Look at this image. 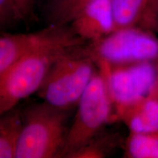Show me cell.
I'll return each mask as SVG.
<instances>
[{"instance_id": "1", "label": "cell", "mask_w": 158, "mask_h": 158, "mask_svg": "<svg viewBox=\"0 0 158 158\" xmlns=\"http://www.w3.org/2000/svg\"><path fill=\"white\" fill-rule=\"evenodd\" d=\"M68 110L43 100L23 110L15 158L60 157L68 132Z\"/></svg>"}, {"instance_id": "2", "label": "cell", "mask_w": 158, "mask_h": 158, "mask_svg": "<svg viewBox=\"0 0 158 158\" xmlns=\"http://www.w3.org/2000/svg\"><path fill=\"white\" fill-rule=\"evenodd\" d=\"M85 45L70 48L54 61L36 93L43 101L65 110L78 104L95 73L94 61Z\"/></svg>"}, {"instance_id": "3", "label": "cell", "mask_w": 158, "mask_h": 158, "mask_svg": "<svg viewBox=\"0 0 158 158\" xmlns=\"http://www.w3.org/2000/svg\"><path fill=\"white\" fill-rule=\"evenodd\" d=\"M75 46L43 47L23 56L5 71L0 76V115L37 93L54 61Z\"/></svg>"}, {"instance_id": "4", "label": "cell", "mask_w": 158, "mask_h": 158, "mask_svg": "<svg viewBox=\"0 0 158 158\" xmlns=\"http://www.w3.org/2000/svg\"><path fill=\"white\" fill-rule=\"evenodd\" d=\"M110 104L106 77L95 73L77 104L76 116L67 132L60 157H67L100 133L109 118Z\"/></svg>"}, {"instance_id": "5", "label": "cell", "mask_w": 158, "mask_h": 158, "mask_svg": "<svg viewBox=\"0 0 158 158\" xmlns=\"http://www.w3.org/2000/svg\"><path fill=\"white\" fill-rule=\"evenodd\" d=\"M84 49L94 62L105 65H125L158 58V40L140 29L130 27L86 43Z\"/></svg>"}, {"instance_id": "6", "label": "cell", "mask_w": 158, "mask_h": 158, "mask_svg": "<svg viewBox=\"0 0 158 158\" xmlns=\"http://www.w3.org/2000/svg\"><path fill=\"white\" fill-rule=\"evenodd\" d=\"M87 43L68 25H48L31 33L0 34V76L27 54L53 45H81Z\"/></svg>"}, {"instance_id": "7", "label": "cell", "mask_w": 158, "mask_h": 158, "mask_svg": "<svg viewBox=\"0 0 158 158\" xmlns=\"http://www.w3.org/2000/svg\"><path fill=\"white\" fill-rule=\"evenodd\" d=\"M106 77L110 100L118 110L151 96L158 80V71L150 61L114 66Z\"/></svg>"}, {"instance_id": "8", "label": "cell", "mask_w": 158, "mask_h": 158, "mask_svg": "<svg viewBox=\"0 0 158 158\" xmlns=\"http://www.w3.org/2000/svg\"><path fill=\"white\" fill-rule=\"evenodd\" d=\"M70 27L86 42L98 40L114 31L110 0H93L73 21Z\"/></svg>"}, {"instance_id": "9", "label": "cell", "mask_w": 158, "mask_h": 158, "mask_svg": "<svg viewBox=\"0 0 158 158\" xmlns=\"http://www.w3.org/2000/svg\"><path fill=\"white\" fill-rule=\"evenodd\" d=\"M132 133H158V99L149 97L118 110Z\"/></svg>"}, {"instance_id": "10", "label": "cell", "mask_w": 158, "mask_h": 158, "mask_svg": "<svg viewBox=\"0 0 158 158\" xmlns=\"http://www.w3.org/2000/svg\"><path fill=\"white\" fill-rule=\"evenodd\" d=\"M22 125V110L17 106L0 115V158L15 157Z\"/></svg>"}, {"instance_id": "11", "label": "cell", "mask_w": 158, "mask_h": 158, "mask_svg": "<svg viewBox=\"0 0 158 158\" xmlns=\"http://www.w3.org/2000/svg\"><path fill=\"white\" fill-rule=\"evenodd\" d=\"M152 0H110L114 31L135 27L147 10Z\"/></svg>"}, {"instance_id": "12", "label": "cell", "mask_w": 158, "mask_h": 158, "mask_svg": "<svg viewBox=\"0 0 158 158\" xmlns=\"http://www.w3.org/2000/svg\"><path fill=\"white\" fill-rule=\"evenodd\" d=\"M93 0H48L44 6L48 25H68Z\"/></svg>"}, {"instance_id": "13", "label": "cell", "mask_w": 158, "mask_h": 158, "mask_svg": "<svg viewBox=\"0 0 158 158\" xmlns=\"http://www.w3.org/2000/svg\"><path fill=\"white\" fill-rule=\"evenodd\" d=\"M127 152L130 157L158 158V133H132Z\"/></svg>"}, {"instance_id": "14", "label": "cell", "mask_w": 158, "mask_h": 158, "mask_svg": "<svg viewBox=\"0 0 158 158\" xmlns=\"http://www.w3.org/2000/svg\"><path fill=\"white\" fill-rule=\"evenodd\" d=\"M118 138L113 135L100 134L92 138L84 147L69 155L68 158L103 157L117 145Z\"/></svg>"}, {"instance_id": "15", "label": "cell", "mask_w": 158, "mask_h": 158, "mask_svg": "<svg viewBox=\"0 0 158 158\" xmlns=\"http://www.w3.org/2000/svg\"><path fill=\"white\" fill-rule=\"evenodd\" d=\"M21 21L11 0H0V30L10 28Z\"/></svg>"}, {"instance_id": "16", "label": "cell", "mask_w": 158, "mask_h": 158, "mask_svg": "<svg viewBox=\"0 0 158 158\" xmlns=\"http://www.w3.org/2000/svg\"><path fill=\"white\" fill-rule=\"evenodd\" d=\"M139 25L158 33V0H152Z\"/></svg>"}, {"instance_id": "17", "label": "cell", "mask_w": 158, "mask_h": 158, "mask_svg": "<svg viewBox=\"0 0 158 158\" xmlns=\"http://www.w3.org/2000/svg\"><path fill=\"white\" fill-rule=\"evenodd\" d=\"M21 21H29L35 17L34 0H11Z\"/></svg>"}, {"instance_id": "18", "label": "cell", "mask_w": 158, "mask_h": 158, "mask_svg": "<svg viewBox=\"0 0 158 158\" xmlns=\"http://www.w3.org/2000/svg\"><path fill=\"white\" fill-rule=\"evenodd\" d=\"M153 92H155V94H157V95H158V80H157V84H156V86L155 87V89H154Z\"/></svg>"}, {"instance_id": "19", "label": "cell", "mask_w": 158, "mask_h": 158, "mask_svg": "<svg viewBox=\"0 0 158 158\" xmlns=\"http://www.w3.org/2000/svg\"><path fill=\"white\" fill-rule=\"evenodd\" d=\"M157 96H158V95H157Z\"/></svg>"}]
</instances>
